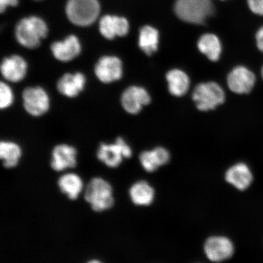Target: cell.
I'll list each match as a JSON object with an SVG mask.
<instances>
[{
    "label": "cell",
    "mask_w": 263,
    "mask_h": 263,
    "mask_svg": "<svg viewBox=\"0 0 263 263\" xmlns=\"http://www.w3.org/2000/svg\"><path fill=\"white\" fill-rule=\"evenodd\" d=\"M48 29L44 21L35 16L21 20L16 25L15 35L16 41L26 48L39 47L41 41L47 37Z\"/></svg>",
    "instance_id": "1"
},
{
    "label": "cell",
    "mask_w": 263,
    "mask_h": 263,
    "mask_svg": "<svg viewBox=\"0 0 263 263\" xmlns=\"http://www.w3.org/2000/svg\"><path fill=\"white\" fill-rule=\"evenodd\" d=\"M84 199L94 212L106 211L114 205L112 187L101 177H94L85 189Z\"/></svg>",
    "instance_id": "2"
},
{
    "label": "cell",
    "mask_w": 263,
    "mask_h": 263,
    "mask_svg": "<svg viewBox=\"0 0 263 263\" xmlns=\"http://www.w3.org/2000/svg\"><path fill=\"white\" fill-rule=\"evenodd\" d=\"M174 11L182 21L193 24H202L213 14L212 0H176Z\"/></svg>",
    "instance_id": "3"
},
{
    "label": "cell",
    "mask_w": 263,
    "mask_h": 263,
    "mask_svg": "<svg viewBox=\"0 0 263 263\" xmlns=\"http://www.w3.org/2000/svg\"><path fill=\"white\" fill-rule=\"evenodd\" d=\"M100 12L98 0H68L66 14L72 24L88 26L97 21Z\"/></svg>",
    "instance_id": "4"
},
{
    "label": "cell",
    "mask_w": 263,
    "mask_h": 263,
    "mask_svg": "<svg viewBox=\"0 0 263 263\" xmlns=\"http://www.w3.org/2000/svg\"><path fill=\"white\" fill-rule=\"evenodd\" d=\"M193 99L196 106L201 111L215 109L225 101V93L216 82L200 84L193 93Z\"/></svg>",
    "instance_id": "5"
},
{
    "label": "cell",
    "mask_w": 263,
    "mask_h": 263,
    "mask_svg": "<svg viewBox=\"0 0 263 263\" xmlns=\"http://www.w3.org/2000/svg\"><path fill=\"white\" fill-rule=\"evenodd\" d=\"M133 151L126 141L118 137L114 143H101L97 151V158L110 168H116L123 162V159L129 158Z\"/></svg>",
    "instance_id": "6"
},
{
    "label": "cell",
    "mask_w": 263,
    "mask_h": 263,
    "mask_svg": "<svg viewBox=\"0 0 263 263\" xmlns=\"http://www.w3.org/2000/svg\"><path fill=\"white\" fill-rule=\"evenodd\" d=\"M25 110L34 117H40L47 113L49 108V98L47 91L40 87L25 88L23 92Z\"/></svg>",
    "instance_id": "7"
},
{
    "label": "cell",
    "mask_w": 263,
    "mask_h": 263,
    "mask_svg": "<svg viewBox=\"0 0 263 263\" xmlns=\"http://www.w3.org/2000/svg\"><path fill=\"white\" fill-rule=\"evenodd\" d=\"M95 73L98 80L105 84L119 80L123 75L122 62L114 55H104L95 65Z\"/></svg>",
    "instance_id": "8"
},
{
    "label": "cell",
    "mask_w": 263,
    "mask_h": 263,
    "mask_svg": "<svg viewBox=\"0 0 263 263\" xmlns=\"http://www.w3.org/2000/svg\"><path fill=\"white\" fill-rule=\"evenodd\" d=\"M234 250L231 240L222 236H212L206 240L204 245L207 258L213 262H221L231 258Z\"/></svg>",
    "instance_id": "9"
},
{
    "label": "cell",
    "mask_w": 263,
    "mask_h": 263,
    "mask_svg": "<svg viewBox=\"0 0 263 263\" xmlns=\"http://www.w3.org/2000/svg\"><path fill=\"white\" fill-rule=\"evenodd\" d=\"M255 81L254 73L243 66L233 68L228 77L230 89L238 94L250 93L254 87Z\"/></svg>",
    "instance_id": "10"
},
{
    "label": "cell",
    "mask_w": 263,
    "mask_h": 263,
    "mask_svg": "<svg viewBox=\"0 0 263 263\" xmlns=\"http://www.w3.org/2000/svg\"><path fill=\"white\" fill-rule=\"evenodd\" d=\"M51 167L55 172L74 168L77 165V150L67 144L55 146L52 151Z\"/></svg>",
    "instance_id": "11"
},
{
    "label": "cell",
    "mask_w": 263,
    "mask_h": 263,
    "mask_svg": "<svg viewBox=\"0 0 263 263\" xmlns=\"http://www.w3.org/2000/svg\"><path fill=\"white\" fill-rule=\"evenodd\" d=\"M151 97L143 87L132 86L123 92L121 97V104L127 112L136 115L139 114L144 106L149 104Z\"/></svg>",
    "instance_id": "12"
},
{
    "label": "cell",
    "mask_w": 263,
    "mask_h": 263,
    "mask_svg": "<svg viewBox=\"0 0 263 263\" xmlns=\"http://www.w3.org/2000/svg\"><path fill=\"white\" fill-rule=\"evenodd\" d=\"M100 31L104 38L113 40L116 37H124L129 30L127 20L122 16L107 15L100 22Z\"/></svg>",
    "instance_id": "13"
},
{
    "label": "cell",
    "mask_w": 263,
    "mask_h": 263,
    "mask_svg": "<svg viewBox=\"0 0 263 263\" xmlns=\"http://www.w3.org/2000/svg\"><path fill=\"white\" fill-rule=\"evenodd\" d=\"M54 57L58 61L67 62L73 60L81 53L80 40L74 35H70L64 41L55 42L51 46Z\"/></svg>",
    "instance_id": "14"
},
{
    "label": "cell",
    "mask_w": 263,
    "mask_h": 263,
    "mask_svg": "<svg viewBox=\"0 0 263 263\" xmlns=\"http://www.w3.org/2000/svg\"><path fill=\"white\" fill-rule=\"evenodd\" d=\"M27 70V63L18 55L5 58L1 65L2 74L9 82H18L24 80Z\"/></svg>",
    "instance_id": "15"
},
{
    "label": "cell",
    "mask_w": 263,
    "mask_h": 263,
    "mask_svg": "<svg viewBox=\"0 0 263 263\" xmlns=\"http://www.w3.org/2000/svg\"><path fill=\"white\" fill-rule=\"evenodd\" d=\"M225 178L239 190L248 189L253 181V175L249 167L244 163H238L230 167L227 171Z\"/></svg>",
    "instance_id": "16"
},
{
    "label": "cell",
    "mask_w": 263,
    "mask_h": 263,
    "mask_svg": "<svg viewBox=\"0 0 263 263\" xmlns=\"http://www.w3.org/2000/svg\"><path fill=\"white\" fill-rule=\"evenodd\" d=\"M86 83V78L81 73H66L58 82V89L65 97H77L83 90Z\"/></svg>",
    "instance_id": "17"
},
{
    "label": "cell",
    "mask_w": 263,
    "mask_h": 263,
    "mask_svg": "<svg viewBox=\"0 0 263 263\" xmlns=\"http://www.w3.org/2000/svg\"><path fill=\"white\" fill-rule=\"evenodd\" d=\"M58 185L61 192L70 200L77 199L84 187L80 176L73 173L65 174L59 177Z\"/></svg>",
    "instance_id": "18"
},
{
    "label": "cell",
    "mask_w": 263,
    "mask_h": 263,
    "mask_svg": "<svg viewBox=\"0 0 263 263\" xmlns=\"http://www.w3.org/2000/svg\"><path fill=\"white\" fill-rule=\"evenodd\" d=\"M129 196L134 204L147 206L154 201L155 191L146 181L141 180L131 186Z\"/></svg>",
    "instance_id": "19"
},
{
    "label": "cell",
    "mask_w": 263,
    "mask_h": 263,
    "mask_svg": "<svg viewBox=\"0 0 263 263\" xmlns=\"http://www.w3.org/2000/svg\"><path fill=\"white\" fill-rule=\"evenodd\" d=\"M166 80L171 94L175 97H182L186 93L190 87V79L185 72L174 69L166 74Z\"/></svg>",
    "instance_id": "20"
},
{
    "label": "cell",
    "mask_w": 263,
    "mask_h": 263,
    "mask_svg": "<svg viewBox=\"0 0 263 263\" xmlns=\"http://www.w3.org/2000/svg\"><path fill=\"white\" fill-rule=\"evenodd\" d=\"M21 146L13 141H2L0 143V159L3 166L7 169L17 166L22 156Z\"/></svg>",
    "instance_id": "21"
},
{
    "label": "cell",
    "mask_w": 263,
    "mask_h": 263,
    "mask_svg": "<svg viewBox=\"0 0 263 263\" xmlns=\"http://www.w3.org/2000/svg\"><path fill=\"white\" fill-rule=\"evenodd\" d=\"M197 47L202 54L213 62L218 61L221 54V42L215 34L203 35L197 43Z\"/></svg>",
    "instance_id": "22"
},
{
    "label": "cell",
    "mask_w": 263,
    "mask_h": 263,
    "mask_svg": "<svg viewBox=\"0 0 263 263\" xmlns=\"http://www.w3.org/2000/svg\"><path fill=\"white\" fill-rule=\"evenodd\" d=\"M159 34L156 29L151 26H144L140 29L139 45L144 53L152 55L158 49Z\"/></svg>",
    "instance_id": "23"
},
{
    "label": "cell",
    "mask_w": 263,
    "mask_h": 263,
    "mask_svg": "<svg viewBox=\"0 0 263 263\" xmlns=\"http://www.w3.org/2000/svg\"><path fill=\"white\" fill-rule=\"evenodd\" d=\"M139 159L141 166L147 172H156L160 166L153 150L143 151L140 154Z\"/></svg>",
    "instance_id": "24"
},
{
    "label": "cell",
    "mask_w": 263,
    "mask_h": 263,
    "mask_svg": "<svg viewBox=\"0 0 263 263\" xmlns=\"http://www.w3.org/2000/svg\"><path fill=\"white\" fill-rule=\"evenodd\" d=\"M14 101V95L11 87L5 82L0 84V107L5 109L11 106Z\"/></svg>",
    "instance_id": "25"
},
{
    "label": "cell",
    "mask_w": 263,
    "mask_h": 263,
    "mask_svg": "<svg viewBox=\"0 0 263 263\" xmlns=\"http://www.w3.org/2000/svg\"><path fill=\"white\" fill-rule=\"evenodd\" d=\"M160 166L164 165L170 162V154L169 151L162 147H157L153 149Z\"/></svg>",
    "instance_id": "26"
},
{
    "label": "cell",
    "mask_w": 263,
    "mask_h": 263,
    "mask_svg": "<svg viewBox=\"0 0 263 263\" xmlns=\"http://www.w3.org/2000/svg\"><path fill=\"white\" fill-rule=\"evenodd\" d=\"M248 3L252 12L263 16V0H248Z\"/></svg>",
    "instance_id": "27"
},
{
    "label": "cell",
    "mask_w": 263,
    "mask_h": 263,
    "mask_svg": "<svg viewBox=\"0 0 263 263\" xmlns=\"http://www.w3.org/2000/svg\"><path fill=\"white\" fill-rule=\"evenodd\" d=\"M18 0H0V11L5 12L9 6H16Z\"/></svg>",
    "instance_id": "28"
},
{
    "label": "cell",
    "mask_w": 263,
    "mask_h": 263,
    "mask_svg": "<svg viewBox=\"0 0 263 263\" xmlns=\"http://www.w3.org/2000/svg\"><path fill=\"white\" fill-rule=\"evenodd\" d=\"M256 41L258 49L263 52V26L256 33Z\"/></svg>",
    "instance_id": "29"
},
{
    "label": "cell",
    "mask_w": 263,
    "mask_h": 263,
    "mask_svg": "<svg viewBox=\"0 0 263 263\" xmlns=\"http://www.w3.org/2000/svg\"><path fill=\"white\" fill-rule=\"evenodd\" d=\"M90 262H100V261L98 260H91L90 261Z\"/></svg>",
    "instance_id": "30"
},
{
    "label": "cell",
    "mask_w": 263,
    "mask_h": 263,
    "mask_svg": "<svg viewBox=\"0 0 263 263\" xmlns=\"http://www.w3.org/2000/svg\"><path fill=\"white\" fill-rule=\"evenodd\" d=\"M261 75H262V78L263 79V67H262V70H261Z\"/></svg>",
    "instance_id": "31"
},
{
    "label": "cell",
    "mask_w": 263,
    "mask_h": 263,
    "mask_svg": "<svg viewBox=\"0 0 263 263\" xmlns=\"http://www.w3.org/2000/svg\"><path fill=\"white\" fill-rule=\"evenodd\" d=\"M37 1H41V0H37Z\"/></svg>",
    "instance_id": "32"
}]
</instances>
